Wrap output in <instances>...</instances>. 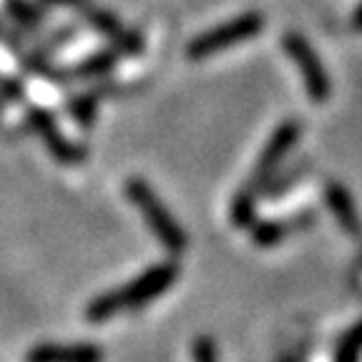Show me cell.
Segmentation results:
<instances>
[{
	"label": "cell",
	"instance_id": "11",
	"mask_svg": "<svg viewBox=\"0 0 362 362\" xmlns=\"http://www.w3.org/2000/svg\"><path fill=\"white\" fill-rule=\"evenodd\" d=\"M232 221L239 229H249L257 221L255 192L252 189H239L232 199Z\"/></svg>",
	"mask_w": 362,
	"mask_h": 362
},
{
	"label": "cell",
	"instance_id": "13",
	"mask_svg": "<svg viewBox=\"0 0 362 362\" xmlns=\"http://www.w3.org/2000/svg\"><path fill=\"white\" fill-rule=\"evenodd\" d=\"M6 11L11 13V18L23 25V28H38L40 23V11L30 3V0H6Z\"/></svg>",
	"mask_w": 362,
	"mask_h": 362
},
{
	"label": "cell",
	"instance_id": "7",
	"mask_svg": "<svg viewBox=\"0 0 362 362\" xmlns=\"http://www.w3.org/2000/svg\"><path fill=\"white\" fill-rule=\"evenodd\" d=\"M317 219V214L312 209L300 211V214L289 216V219H264V221H255L249 226L252 229V239H255L257 247H277L284 237H289L292 232H300L312 226Z\"/></svg>",
	"mask_w": 362,
	"mask_h": 362
},
{
	"label": "cell",
	"instance_id": "9",
	"mask_svg": "<svg viewBox=\"0 0 362 362\" xmlns=\"http://www.w3.org/2000/svg\"><path fill=\"white\" fill-rule=\"evenodd\" d=\"M103 350L88 342L81 345H38L28 352L25 362H101Z\"/></svg>",
	"mask_w": 362,
	"mask_h": 362
},
{
	"label": "cell",
	"instance_id": "17",
	"mask_svg": "<svg viewBox=\"0 0 362 362\" xmlns=\"http://www.w3.org/2000/svg\"><path fill=\"white\" fill-rule=\"evenodd\" d=\"M0 40H3V43H6V45H11V48H16V51H18L16 35H13V33H8V30L3 28V25H0Z\"/></svg>",
	"mask_w": 362,
	"mask_h": 362
},
{
	"label": "cell",
	"instance_id": "10",
	"mask_svg": "<svg viewBox=\"0 0 362 362\" xmlns=\"http://www.w3.org/2000/svg\"><path fill=\"white\" fill-rule=\"evenodd\" d=\"M119 48H108V51H98L93 56H88L86 61H81L78 66L71 68L74 78H101V76L111 74L113 66L119 63Z\"/></svg>",
	"mask_w": 362,
	"mask_h": 362
},
{
	"label": "cell",
	"instance_id": "4",
	"mask_svg": "<svg viewBox=\"0 0 362 362\" xmlns=\"http://www.w3.org/2000/svg\"><path fill=\"white\" fill-rule=\"evenodd\" d=\"M282 45L287 56L292 58V63L297 66L302 76V83H305L307 96L315 103H325L332 93V83H329L327 68L320 61V56L315 53V48L310 45V40L300 33H287L282 38Z\"/></svg>",
	"mask_w": 362,
	"mask_h": 362
},
{
	"label": "cell",
	"instance_id": "1",
	"mask_svg": "<svg viewBox=\"0 0 362 362\" xmlns=\"http://www.w3.org/2000/svg\"><path fill=\"white\" fill-rule=\"evenodd\" d=\"M176 274H179V267L174 262H161V264L148 267L131 284L111 289V292L96 297L86 307V317H88L90 322H103V320L119 315V312L139 310V307L156 300L158 294H164L176 282Z\"/></svg>",
	"mask_w": 362,
	"mask_h": 362
},
{
	"label": "cell",
	"instance_id": "14",
	"mask_svg": "<svg viewBox=\"0 0 362 362\" xmlns=\"http://www.w3.org/2000/svg\"><path fill=\"white\" fill-rule=\"evenodd\" d=\"M71 113H74V119L78 121L83 129H88L96 119V111H98V93H83V96H74L71 103H68Z\"/></svg>",
	"mask_w": 362,
	"mask_h": 362
},
{
	"label": "cell",
	"instance_id": "2",
	"mask_svg": "<svg viewBox=\"0 0 362 362\" xmlns=\"http://www.w3.org/2000/svg\"><path fill=\"white\" fill-rule=\"evenodd\" d=\"M126 197L134 204L136 209L141 211V216L146 219L148 229L153 232V237L158 239V244L171 252V255H181L187 249V232L179 226V221L171 216V211L166 209L161 199L153 194V189L146 181L134 176L126 181Z\"/></svg>",
	"mask_w": 362,
	"mask_h": 362
},
{
	"label": "cell",
	"instance_id": "8",
	"mask_svg": "<svg viewBox=\"0 0 362 362\" xmlns=\"http://www.w3.org/2000/svg\"><path fill=\"white\" fill-rule=\"evenodd\" d=\"M325 202H327L329 211H332V216L337 219V224L342 226L347 234H352V237H360L362 221H360V211H357L352 194L347 192L342 184H337V181H327V187H325Z\"/></svg>",
	"mask_w": 362,
	"mask_h": 362
},
{
	"label": "cell",
	"instance_id": "18",
	"mask_svg": "<svg viewBox=\"0 0 362 362\" xmlns=\"http://www.w3.org/2000/svg\"><path fill=\"white\" fill-rule=\"evenodd\" d=\"M352 25H355L357 30H362V3L355 8V16H352Z\"/></svg>",
	"mask_w": 362,
	"mask_h": 362
},
{
	"label": "cell",
	"instance_id": "5",
	"mask_svg": "<svg viewBox=\"0 0 362 362\" xmlns=\"http://www.w3.org/2000/svg\"><path fill=\"white\" fill-rule=\"evenodd\" d=\"M300 139V124L297 121H282V124L274 129V134L269 136V141H267V146L262 148L259 158H257V166L255 171H252V179H249V187L252 192H257V189H262L264 184H269L272 174L279 169V164H282L284 158H287V153L292 151L294 141Z\"/></svg>",
	"mask_w": 362,
	"mask_h": 362
},
{
	"label": "cell",
	"instance_id": "3",
	"mask_svg": "<svg viewBox=\"0 0 362 362\" xmlns=\"http://www.w3.org/2000/svg\"><path fill=\"white\" fill-rule=\"evenodd\" d=\"M262 30H264V16H259V13H244V16H237L232 21L221 23V25H214L206 33L189 40L187 56L192 61H202V58H209L214 53H221L226 48H234V45L244 43V40L255 38Z\"/></svg>",
	"mask_w": 362,
	"mask_h": 362
},
{
	"label": "cell",
	"instance_id": "6",
	"mask_svg": "<svg viewBox=\"0 0 362 362\" xmlns=\"http://www.w3.org/2000/svg\"><path fill=\"white\" fill-rule=\"evenodd\" d=\"M25 121H28L30 131L38 134V139L45 144V148L53 153V158H56L58 164H81V161H83V156H86L83 148H78L76 144L68 141L66 136L61 134V129L56 126L53 116L45 111V108H28Z\"/></svg>",
	"mask_w": 362,
	"mask_h": 362
},
{
	"label": "cell",
	"instance_id": "15",
	"mask_svg": "<svg viewBox=\"0 0 362 362\" xmlns=\"http://www.w3.org/2000/svg\"><path fill=\"white\" fill-rule=\"evenodd\" d=\"M194 362H216V347L211 337L194 339Z\"/></svg>",
	"mask_w": 362,
	"mask_h": 362
},
{
	"label": "cell",
	"instance_id": "16",
	"mask_svg": "<svg viewBox=\"0 0 362 362\" xmlns=\"http://www.w3.org/2000/svg\"><path fill=\"white\" fill-rule=\"evenodd\" d=\"M45 3H53V6H63V8H76V11H86L88 0H45Z\"/></svg>",
	"mask_w": 362,
	"mask_h": 362
},
{
	"label": "cell",
	"instance_id": "12",
	"mask_svg": "<svg viewBox=\"0 0 362 362\" xmlns=\"http://www.w3.org/2000/svg\"><path fill=\"white\" fill-rule=\"evenodd\" d=\"M362 355V320L352 325L345 332V337L339 339L337 352H334V362H357Z\"/></svg>",
	"mask_w": 362,
	"mask_h": 362
}]
</instances>
